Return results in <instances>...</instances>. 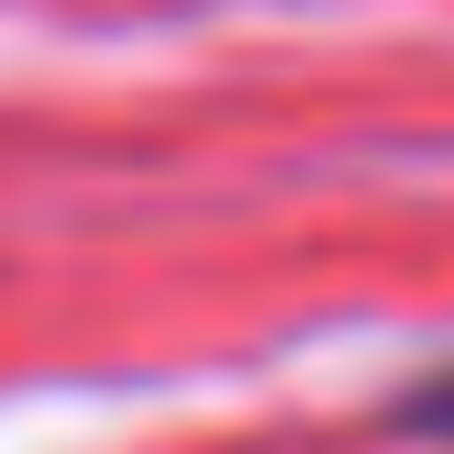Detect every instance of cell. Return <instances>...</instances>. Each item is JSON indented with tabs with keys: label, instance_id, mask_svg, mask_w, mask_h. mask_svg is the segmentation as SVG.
<instances>
[{
	"label": "cell",
	"instance_id": "cell-1",
	"mask_svg": "<svg viewBox=\"0 0 454 454\" xmlns=\"http://www.w3.org/2000/svg\"><path fill=\"white\" fill-rule=\"evenodd\" d=\"M388 433H411V443H454V366L411 377V388L388 399Z\"/></svg>",
	"mask_w": 454,
	"mask_h": 454
}]
</instances>
